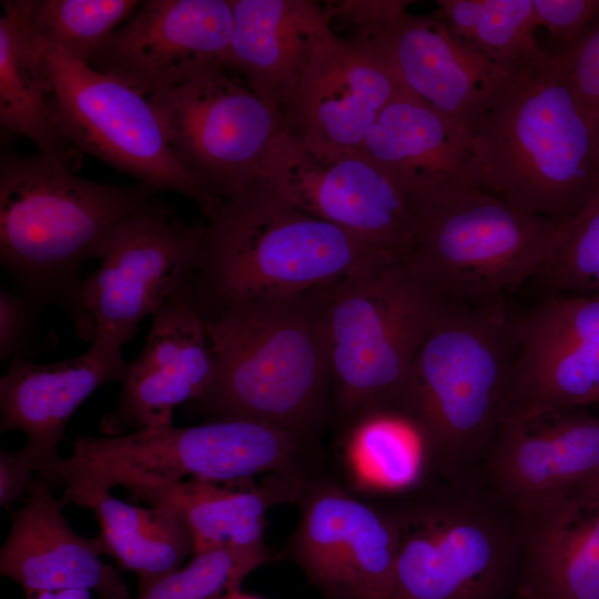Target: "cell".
<instances>
[{"mask_svg": "<svg viewBox=\"0 0 599 599\" xmlns=\"http://www.w3.org/2000/svg\"><path fill=\"white\" fill-rule=\"evenodd\" d=\"M475 184L562 225L599 194V133L558 55L511 69L466 125Z\"/></svg>", "mask_w": 599, "mask_h": 599, "instance_id": "6da1fadb", "label": "cell"}, {"mask_svg": "<svg viewBox=\"0 0 599 599\" xmlns=\"http://www.w3.org/2000/svg\"><path fill=\"white\" fill-rule=\"evenodd\" d=\"M156 191L139 183L87 180L41 153L4 152L0 163V263L16 288L42 307L55 304L77 336L93 342L80 270L101 258L116 227L151 205Z\"/></svg>", "mask_w": 599, "mask_h": 599, "instance_id": "7a4b0ae2", "label": "cell"}, {"mask_svg": "<svg viewBox=\"0 0 599 599\" xmlns=\"http://www.w3.org/2000/svg\"><path fill=\"white\" fill-rule=\"evenodd\" d=\"M516 348L506 301H450L420 344L396 410L419 428L427 467L441 480L480 479L506 414Z\"/></svg>", "mask_w": 599, "mask_h": 599, "instance_id": "3957f363", "label": "cell"}, {"mask_svg": "<svg viewBox=\"0 0 599 599\" xmlns=\"http://www.w3.org/2000/svg\"><path fill=\"white\" fill-rule=\"evenodd\" d=\"M204 319L216 377L186 405L190 414L257 420L303 436L318 424L332 386L319 293L238 303Z\"/></svg>", "mask_w": 599, "mask_h": 599, "instance_id": "277c9868", "label": "cell"}, {"mask_svg": "<svg viewBox=\"0 0 599 599\" xmlns=\"http://www.w3.org/2000/svg\"><path fill=\"white\" fill-rule=\"evenodd\" d=\"M207 220L192 284L197 307L216 304L206 317L238 303L316 294L366 266L394 261L296 209L264 180L222 201Z\"/></svg>", "mask_w": 599, "mask_h": 599, "instance_id": "5b68a950", "label": "cell"}, {"mask_svg": "<svg viewBox=\"0 0 599 599\" xmlns=\"http://www.w3.org/2000/svg\"><path fill=\"white\" fill-rule=\"evenodd\" d=\"M422 487L390 510L398 552L388 599H517L521 514L481 480Z\"/></svg>", "mask_w": 599, "mask_h": 599, "instance_id": "8992f818", "label": "cell"}, {"mask_svg": "<svg viewBox=\"0 0 599 599\" xmlns=\"http://www.w3.org/2000/svg\"><path fill=\"white\" fill-rule=\"evenodd\" d=\"M303 435L266 423L212 419L176 427L173 424L120 436H79L72 454L42 477L63 486L61 504L78 506L91 497L142 483L201 479L240 483L260 475L303 471Z\"/></svg>", "mask_w": 599, "mask_h": 599, "instance_id": "52a82bcc", "label": "cell"}, {"mask_svg": "<svg viewBox=\"0 0 599 599\" xmlns=\"http://www.w3.org/2000/svg\"><path fill=\"white\" fill-rule=\"evenodd\" d=\"M319 296L339 417L396 409L414 357L450 301L396 261L366 266Z\"/></svg>", "mask_w": 599, "mask_h": 599, "instance_id": "ba28073f", "label": "cell"}, {"mask_svg": "<svg viewBox=\"0 0 599 599\" xmlns=\"http://www.w3.org/2000/svg\"><path fill=\"white\" fill-rule=\"evenodd\" d=\"M414 251L403 262L451 302L489 305L536 277L559 225L471 184L450 186L417 204Z\"/></svg>", "mask_w": 599, "mask_h": 599, "instance_id": "9c48e42d", "label": "cell"}, {"mask_svg": "<svg viewBox=\"0 0 599 599\" xmlns=\"http://www.w3.org/2000/svg\"><path fill=\"white\" fill-rule=\"evenodd\" d=\"M32 35L59 125L69 141L155 191L189 197L210 217L221 202L176 159L149 98Z\"/></svg>", "mask_w": 599, "mask_h": 599, "instance_id": "30bf717a", "label": "cell"}, {"mask_svg": "<svg viewBox=\"0 0 599 599\" xmlns=\"http://www.w3.org/2000/svg\"><path fill=\"white\" fill-rule=\"evenodd\" d=\"M264 181L296 209L405 262L415 248L417 205L359 150L309 140L284 124L266 160Z\"/></svg>", "mask_w": 599, "mask_h": 599, "instance_id": "8fae6325", "label": "cell"}, {"mask_svg": "<svg viewBox=\"0 0 599 599\" xmlns=\"http://www.w3.org/2000/svg\"><path fill=\"white\" fill-rule=\"evenodd\" d=\"M149 100L176 159L216 201L264 180L282 116L235 73L212 67Z\"/></svg>", "mask_w": 599, "mask_h": 599, "instance_id": "7c38bea8", "label": "cell"}, {"mask_svg": "<svg viewBox=\"0 0 599 599\" xmlns=\"http://www.w3.org/2000/svg\"><path fill=\"white\" fill-rule=\"evenodd\" d=\"M205 225L186 224L156 200L115 230L98 268L83 282L82 303L94 339L122 351L172 295L194 280Z\"/></svg>", "mask_w": 599, "mask_h": 599, "instance_id": "4fadbf2b", "label": "cell"}, {"mask_svg": "<svg viewBox=\"0 0 599 599\" xmlns=\"http://www.w3.org/2000/svg\"><path fill=\"white\" fill-rule=\"evenodd\" d=\"M409 3L341 1L326 11L355 26L353 40L377 53L404 91L466 128L510 70L457 37L437 13L410 14Z\"/></svg>", "mask_w": 599, "mask_h": 599, "instance_id": "5bb4252c", "label": "cell"}, {"mask_svg": "<svg viewBox=\"0 0 599 599\" xmlns=\"http://www.w3.org/2000/svg\"><path fill=\"white\" fill-rule=\"evenodd\" d=\"M298 502L290 550L309 581L331 599H388L398 552L390 510L324 479L308 481Z\"/></svg>", "mask_w": 599, "mask_h": 599, "instance_id": "9a60e30c", "label": "cell"}, {"mask_svg": "<svg viewBox=\"0 0 599 599\" xmlns=\"http://www.w3.org/2000/svg\"><path fill=\"white\" fill-rule=\"evenodd\" d=\"M507 415L577 409L599 400V296L554 294L516 314Z\"/></svg>", "mask_w": 599, "mask_h": 599, "instance_id": "2e32d148", "label": "cell"}, {"mask_svg": "<svg viewBox=\"0 0 599 599\" xmlns=\"http://www.w3.org/2000/svg\"><path fill=\"white\" fill-rule=\"evenodd\" d=\"M233 27L230 0H146L88 63L145 97L222 67Z\"/></svg>", "mask_w": 599, "mask_h": 599, "instance_id": "e0dca14e", "label": "cell"}, {"mask_svg": "<svg viewBox=\"0 0 599 599\" xmlns=\"http://www.w3.org/2000/svg\"><path fill=\"white\" fill-rule=\"evenodd\" d=\"M191 281L152 315L140 355L126 366L119 400L101 422L108 436L172 425L174 409L203 398L216 377Z\"/></svg>", "mask_w": 599, "mask_h": 599, "instance_id": "ac0fdd59", "label": "cell"}, {"mask_svg": "<svg viewBox=\"0 0 599 599\" xmlns=\"http://www.w3.org/2000/svg\"><path fill=\"white\" fill-rule=\"evenodd\" d=\"M599 473V418L572 410L504 417L480 479L521 515Z\"/></svg>", "mask_w": 599, "mask_h": 599, "instance_id": "d6986e66", "label": "cell"}, {"mask_svg": "<svg viewBox=\"0 0 599 599\" xmlns=\"http://www.w3.org/2000/svg\"><path fill=\"white\" fill-rule=\"evenodd\" d=\"M403 91L377 53L332 31L315 49L281 116L286 128L309 140L359 150L382 110Z\"/></svg>", "mask_w": 599, "mask_h": 599, "instance_id": "ffe728a7", "label": "cell"}, {"mask_svg": "<svg viewBox=\"0 0 599 599\" xmlns=\"http://www.w3.org/2000/svg\"><path fill=\"white\" fill-rule=\"evenodd\" d=\"M126 366L122 351L98 341L81 355L55 363L13 357L0 379V430L27 435L22 448L43 476L61 460L58 447L78 407L99 387L122 382Z\"/></svg>", "mask_w": 599, "mask_h": 599, "instance_id": "44dd1931", "label": "cell"}, {"mask_svg": "<svg viewBox=\"0 0 599 599\" xmlns=\"http://www.w3.org/2000/svg\"><path fill=\"white\" fill-rule=\"evenodd\" d=\"M62 507L47 481L32 479L0 551L1 575L18 582L26 595L81 589L102 599H128L123 579L101 558L99 538L77 535Z\"/></svg>", "mask_w": 599, "mask_h": 599, "instance_id": "7402d4cb", "label": "cell"}, {"mask_svg": "<svg viewBox=\"0 0 599 599\" xmlns=\"http://www.w3.org/2000/svg\"><path fill=\"white\" fill-rule=\"evenodd\" d=\"M232 34L222 68L240 73L280 113L315 49L333 31L319 4L308 0H230Z\"/></svg>", "mask_w": 599, "mask_h": 599, "instance_id": "603a6c76", "label": "cell"}, {"mask_svg": "<svg viewBox=\"0 0 599 599\" xmlns=\"http://www.w3.org/2000/svg\"><path fill=\"white\" fill-rule=\"evenodd\" d=\"M307 477L303 471L275 473L263 479L214 483L187 479L142 483L125 487L130 497L165 507L186 526L193 555L235 547L263 546L270 508L300 501Z\"/></svg>", "mask_w": 599, "mask_h": 599, "instance_id": "cb8c5ba5", "label": "cell"}, {"mask_svg": "<svg viewBox=\"0 0 599 599\" xmlns=\"http://www.w3.org/2000/svg\"><path fill=\"white\" fill-rule=\"evenodd\" d=\"M359 151L416 205L453 185H476L465 125L406 91L382 110Z\"/></svg>", "mask_w": 599, "mask_h": 599, "instance_id": "d4e9b609", "label": "cell"}, {"mask_svg": "<svg viewBox=\"0 0 599 599\" xmlns=\"http://www.w3.org/2000/svg\"><path fill=\"white\" fill-rule=\"evenodd\" d=\"M521 517L517 599H599V506L566 497Z\"/></svg>", "mask_w": 599, "mask_h": 599, "instance_id": "484cf974", "label": "cell"}, {"mask_svg": "<svg viewBox=\"0 0 599 599\" xmlns=\"http://www.w3.org/2000/svg\"><path fill=\"white\" fill-rule=\"evenodd\" d=\"M0 17V123L31 140L38 152L75 169L80 151L62 132L33 35L14 0Z\"/></svg>", "mask_w": 599, "mask_h": 599, "instance_id": "4316f807", "label": "cell"}, {"mask_svg": "<svg viewBox=\"0 0 599 599\" xmlns=\"http://www.w3.org/2000/svg\"><path fill=\"white\" fill-rule=\"evenodd\" d=\"M82 507L94 512L97 536L103 554L139 576V583L159 579L176 569L193 554V541L184 522L170 509L143 508L124 502L110 491L88 499Z\"/></svg>", "mask_w": 599, "mask_h": 599, "instance_id": "83f0119b", "label": "cell"}, {"mask_svg": "<svg viewBox=\"0 0 599 599\" xmlns=\"http://www.w3.org/2000/svg\"><path fill=\"white\" fill-rule=\"evenodd\" d=\"M344 463L356 487L378 493L409 491L428 469L419 428L390 408L370 410L352 423Z\"/></svg>", "mask_w": 599, "mask_h": 599, "instance_id": "f1b7e54d", "label": "cell"}, {"mask_svg": "<svg viewBox=\"0 0 599 599\" xmlns=\"http://www.w3.org/2000/svg\"><path fill=\"white\" fill-rule=\"evenodd\" d=\"M437 14L490 62L510 70L547 55L532 0H439Z\"/></svg>", "mask_w": 599, "mask_h": 599, "instance_id": "f546056e", "label": "cell"}, {"mask_svg": "<svg viewBox=\"0 0 599 599\" xmlns=\"http://www.w3.org/2000/svg\"><path fill=\"white\" fill-rule=\"evenodd\" d=\"M136 0H14L30 31L89 63L136 11Z\"/></svg>", "mask_w": 599, "mask_h": 599, "instance_id": "4dcf8cb0", "label": "cell"}, {"mask_svg": "<svg viewBox=\"0 0 599 599\" xmlns=\"http://www.w3.org/2000/svg\"><path fill=\"white\" fill-rule=\"evenodd\" d=\"M270 558L265 545L226 547L193 555L186 566L139 583L135 599H223L238 591L245 578Z\"/></svg>", "mask_w": 599, "mask_h": 599, "instance_id": "1f68e13d", "label": "cell"}, {"mask_svg": "<svg viewBox=\"0 0 599 599\" xmlns=\"http://www.w3.org/2000/svg\"><path fill=\"white\" fill-rule=\"evenodd\" d=\"M535 278L554 294L599 296V194L559 226L550 257Z\"/></svg>", "mask_w": 599, "mask_h": 599, "instance_id": "d6a6232c", "label": "cell"}, {"mask_svg": "<svg viewBox=\"0 0 599 599\" xmlns=\"http://www.w3.org/2000/svg\"><path fill=\"white\" fill-rule=\"evenodd\" d=\"M539 28L547 30L548 54L572 47L599 18V0H532Z\"/></svg>", "mask_w": 599, "mask_h": 599, "instance_id": "836d02e7", "label": "cell"}, {"mask_svg": "<svg viewBox=\"0 0 599 599\" xmlns=\"http://www.w3.org/2000/svg\"><path fill=\"white\" fill-rule=\"evenodd\" d=\"M43 307L17 288L0 291V358L2 362L30 354Z\"/></svg>", "mask_w": 599, "mask_h": 599, "instance_id": "e575fe53", "label": "cell"}, {"mask_svg": "<svg viewBox=\"0 0 599 599\" xmlns=\"http://www.w3.org/2000/svg\"><path fill=\"white\" fill-rule=\"evenodd\" d=\"M556 55L564 63L585 110L599 133V18L572 47Z\"/></svg>", "mask_w": 599, "mask_h": 599, "instance_id": "d590c367", "label": "cell"}, {"mask_svg": "<svg viewBox=\"0 0 599 599\" xmlns=\"http://www.w3.org/2000/svg\"><path fill=\"white\" fill-rule=\"evenodd\" d=\"M35 465L23 448L0 451V506L9 508L27 494Z\"/></svg>", "mask_w": 599, "mask_h": 599, "instance_id": "8d00e7d4", "label": "cell"}, {"mask_svg": "<svg viewBox=\"0 0 599 599\" xmlns=\"http://www.w3.org/2000/svg\"><path fill=\"white\" fill-rule=\"evenodd\" d=\"M567 498L580 506H599V473L578 485Z\"/></svg>", "mask_w": 599, "mask_h": 599, "instance_id": "74e56055", "label": "cell"}, {"mask_svg": "<svg viewBox=\"0 0 599 599\" xmlns=\"http://www.w3.org/2000/svg\"><path fill=\"white\" fill-rule=\"evenodd\" d=\"M26 596L27 599H92L90 591L81 589L34 592Z\"/></svg>", "mask_w": 599, "mask_h": 599, "instance_id": "f35d334b", "label": "cell"}, {"mask_svg": "<svg viewBox=\"0 0 599 599\" xmlns=\"http://www.w3.org/2000/svg\"><path fill=\"white\" fill-rule=\"evenodd\" d=\"M223 599H264V598L255 596V595L244 593L238 590L236 592L229 595L227 597Z\"/></svg>", "mask_w": 599, "mask_h": 599, "instance_id": "ab89813d", "label": "cell"}, {"mask_svg": "<svg viewBox=\"0 0 599 599\" xmlns=\"http://www.w3.org/2000/svg\"><path fill=\"white\" fill-rule=\"evenodd\" d=\"M597 404L599 405V400H598V403H597Z\"/></svg>", "mask_w": 599, "mask_h": 599, "instance_id": "60d3db41", "label": "cell"}]
</instances>
